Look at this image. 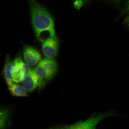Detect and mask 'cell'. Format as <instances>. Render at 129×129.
<instances>
[{"label":"cell","mask_w":129,"mask_h":129,"mask_svg":"<svg viewBox=\"0 0 129 129\" xmlns=\"http://www.w3.org/2000/svg\"><path fill=\"white\" fill-rule=\"evenodd\" d=\"M30 6L32 26L38 40L41 41L43 35V40L55 36L54 19L46 8L35 0H30Z\"/></svg>","instance_id":"cell-1"},{"label":"cell","mask_w":129,"mask_h":129,"mask_svg":"<svg viewBox=\"0 0 129 129\" xmlns=\"http://www.w3.org/2000/svg\"><path fill=\"white\" fill-rule=\"evenodd\" d=\"M119 115L118 113L112 111L104 113L96 112L86 120L80 121L72 125L53 127L48 129H96L97 125L105 118Z\"/></svg>","instance_id":"cell-2"},{"label":"cell","mask_w":129,"mask_h":129,"mask_svg":"<svg viewBox=\"0 0 129 129\" xmlns=\"http://www.w3.org/2000/svg\"><path fill=\"white\" fill-rule=\"evenodd\" d=\"M34 69L39 79V87L42 88L55 75L57 64L54 59L46 57L40 61Z\"/></svg>","instance_id":"cell-3"},{"label":"cell","mask_w":129,"mask_h":129,"mask_svg":"<svg viewBox=\"0 0 129 129\" xmlns=\"http://www.w3.org/2000/svg\"><path fill=\"white\" fill-rule=\"evenodd\" d=\"M12 76L15 83H21L24 77L31 70L27 64L25 63L20 56L16 57L12 62Z\"/></svg>","instance_id":"cell-4"},{"label":"cell","mask_w":129,"mask_h":129,"mask_svg":"<svg viewBox=\"0 0 129 129\" xmlns=\"http://www.w3.org/2000/svg\"><path fill=\"white\" fill-rule=\"evenodd\" d=\"M43 52L46 57L53 59L57 56L59 51V42L56 35L42 42Z\"/></svg>","instance_id":"cell-5"},{"label":"cell","mask_w":129,"mask_h":129,"mask_svg":"<svg viewBox=\"0 0 129 129\" xmlns=\"http://www.w3.org/2000/svg\"><path fill=\"white\" fill-rule=\"evenodd\" d=\"M23 55L25 62L30 67L36 65L41 58V55L38 50L29 46H26L24 47Z\"/></svg>","instance_id":"cell-6"},{"label":"cell","mask_w":129,"mask_h":129,"mask_svg":"<svg viewBox=\"0 0 129 129\" xmlns=\"http://www.w3.org/2000/svg\"><path fill=\"white\" fill-rule=\"evenodd\" d=\"M22 85L27 93H30L39 86L40 82L35 69L31 70L24 77Z\"/></svg>","instance_id":"cell-7"},{"label":"cell","mask_w":129,"mask_h":129,"mask_svg":"<svg viewBox=\"0 0 129 129\" xmlns=\"http://www.w3.org/2000/svg\"><path fill=\"white\" fill-rule=\"evenodd\" d=\"M12 62L9 54L6 55L3 73L8 86L13 84L12 76Z\"/></svg>","instance_id":"cell-8"},{"label":"cell","mask_w":129,"mask_h":129,"mask_svg":"<svg viewBox=\"0 0 129 129\" xmlns=\"http://www.w3.org/2000/svg\"><path fill=\"white\" fill-rule=\"evenodd\" d=\"M10 92L13 96H28L27 92L23 86L17 84H12L8 86Z\"/></svg>","instance_id":"cell-9"},{"label":"cell","mask_w":129,"mask_h":129,"mask_svg":"<svg viewBox=\"0 0 129 129\" xmlns=\"http://www.w3.org/2000/svg\"><path fill=\"white\" fill-rule=\"evenodd\" d=\"M9 110L0 108V129H5L9 124L10 117Z\"/></svg>","instance_id":"cell-10"},{"label":"cell","mask_w":129,"mask_h":129,"mask_svg":"<svg viewBox=\"0 0 129 129\" xmlns=\"http://www.w3.org/2000/svg\"><path fill=\"white\" fill-rule=\"evenodd\" d=\"M121 12V14H123L126 13H129V0H127L124 7L122 9Z\"/></svg>","instance_id":"cell-11"},{"label":"cell","mask_w":129,"mask_h":129,"mask_svg":"<svg viewBox=\"0 0 129 129\" xmlns=\"http://www.w3.org/2000/svg\"><path fill=\"white\" fill-rule=\"evenodd\" d=\"M107 1L111 2L114 4L117 5V6H119L124 0H107Z\"/></svg>","instance_id":"cell-12"},{"label":"cell","mask_w":129,"mask_h":129,"mask_svg":"<svg viewBox=\"0 0 129 129\" xmlns=\"http://www.w3.org/2000/svg\"><path fill=\"white\" fill-rule=\"evenodd\" d=\"M125 22L129 28V16L125 18Z\"/></svg>","instance_id":"cell-13"},{"label":"cell","mask_w":129,"mask_h":129,"mask_svg":"<svg viewBox=\"0 0 129 129\" xmlns=\"http://www.w3.org/2000/svg\"><path fill=\"white\" fill-rule=\"evenodd\" d=\"M80 1H81L82 2H84V3H86L88 2L89 0H80Z\"/></svg>","instance_id":"cell-14"}]
</instances>
